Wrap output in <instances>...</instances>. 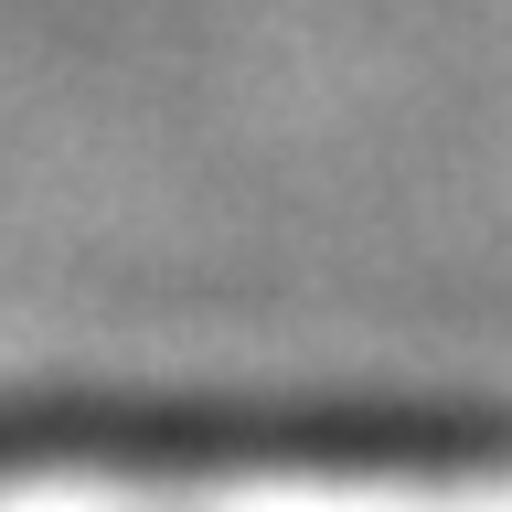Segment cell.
I'll return each instance as SVG.
<instances>
[{
	"label": "cell",
	"instance_id": "cell-1",
	"mask_svg": "<svg viewBox=\"0 0 512 512\" xmlns=\"http://www.w3.org/2000/svg\"><path fill=\"white\" fill-rule=\"evenodd\" d=\"M0 512H512V459L416 448H0Z\"/></svg>",
	"mask_w": 512,
	"mask_h": 512
}]
</instances>
